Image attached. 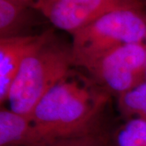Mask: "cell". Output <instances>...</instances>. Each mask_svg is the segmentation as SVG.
<instances>
[{"label": "cell", "instance_id": "30bf717a", "mask_svg": "<svg viewBox=\"0 0 146 146\" xmlns=\"http://www.w3.org/2000/svg\"><path fill=\"white\" fill-rule=\"evenodd\" d=\"M118 146H146V121L128 119L117 135Z\"/></svg>", "mask_w": 146, "mask_h": 146}, {"label": "cell", "instance_id": "ba28073f", "mask_svg": "<svg viewBox=\"0 0 146 146\" xmlns=\"http://www.w3.org/2000/svg\"><path fill=\"white\" fill-rule=\"evenodd\" d=\"M27 2L0 0V38L23 36L30 22Z\"/></svg>", "mask_w": 146, "mask_h": 146}, {"label": "cell", "instance_id": "52a82bcc", "mask_svg": "<svg viewBox=\"0 0 146 146\" xmlns=\"http://www.w3.org/2000/svg\"><path fill=\"white\" fill-rule=\"evenodd\" d=\"M38 137L29 117L10 109L0 110V146H33Z\"/></svg>", "mask_w": 146, "mask_h": 146}, {"label": "cell", "instance_id": "277c9868", "mask_svg": "<svg viewBox=\"0 0 146 146\" xmlns=\"http://www.w3.org/2000/svg\"><path fill=\"white\" fill-rule=\"evenodd\" d=\"M34 7L55 28L71 34L110 12L146 9L141 0H36Z\"/></svg>", "mask_w": 146, "mask_h": 146}, {"label": "cell", "instance_id": "6da1fadb", "mask_svg": "<svg viewBox=\"0 0 146 146\" xmlns=\"http://www.w3.org/2000/svg\"><path fill=\"white\" fill-rule=\"evenodd\" d=\"M110 96L92 76L71 69L30 116L38 143L98 131V122Z\"/></svg>", "mask_w": 146, "mask_h": 146}, {"label": "cell", "instance_id": "9c48e42d", "mask_svg": "<svg viewBox=\"0 0 146 146\" xmlns=\"http://www.w3.org/2000/svg\"><path fill=\"white\" fill-rule=\"evenodd\" d=\"M120 112L128 119L146 121V81L118 97Z\"/></svg>", "mask_w": 146, "mask_h": 146}, {"label": "cell", "instance_id": "4fadbf2b", "mask_svg": "<svg viewBox=\"0 0 146 146\" xmlns=\"http://www.w3.org/2000/svg\"><path fill=\"white\" fill-rule=\"evenodd\" d=\"M145 46H146V39H145ZM145 76H146V74H145Z\"/></svg>", "mask_w": 146, "mask_h": 146}, {"label": "cell", "instance_id": "5bb4252c", "mask_svg": "<svg viewBox=\"0 0 146 146\" xmlns=\"http://www.w3.org/2000/svg\"><path fill=\"white\" fill-rule=\"evenodd\" d=\"M145 7H146V2H145Z\"/></svg>", "mask_w": 146, "mask_h": 146}, {"label": "cell", "instance_id": "8fae6325", "mask_svg": "<svg viewBox=\"0 0 146 146\" xmlns=\"http://www.w3.org/2000/svg\"><path fill=\"white\" fill-rule=\"evenodd\" d=\"M33 146H106V144L98 131L84 135L48 140Z\"/></svg>", "mask_w": 146, "mask_h": 146}, {"label": "cell", "instance_id": "9a60e30c", "mask_svg": "<svg viewBox=\"0 0 146 146\" xmlns=\"http://www.w3.org/2000/svg\"><path fill=\"white\" fill-rule=\"evenodd\" d=\"M141 1H143V0H141Z\"/></svg>", "mask_w": 146, "mask_h": 146}, {"label": "cell", "instance_id": "7a4b0ae2", "mask_svg": "<svg viewBox=\"0 0 146 146\" xmlns=\"http://www.w3.org/2000/svg\"><path fill=\"white\" fill-rule=\"evenodd\" d=\"M72 46L54 36L28 55L11 84L9 109L30 118L40 101L72 69Z\"/></svg>", "mask_w": 146, "mask_h": 146}, {"label": "cell", "instance_id": "5b68a950", "mask_svg": "<svg viewBox=\"0 0 146 146\" xmlns=\"http://www.w3.org/2000/svg\"><path fill=\"white\" fill-rule=\"evenodd\" d=\"M110 94L118 97L146 81V46L131 43L102 58L88 71Z\"/></svg>", "mask_w": 146, "mask_h": 146}, {"label": "cell", "instance_id": "3957f363", "mask_svg": "<svg viewBox=\"0 0 146 146\" xmlns=\"http://www.w3.org/2000/svg\"><path fill=\"white\" fill-rule=\"evenodd\" d=\"M74 66L90 70L106 55L131 43H145L146 9L107 13L73 33Z\"/></svg>", "mask_w": 146, "mask_h": 146}, {"label": "cell", "instance_id": "7c38bea8", "mask_svg": "<svg viewBox=\"0 0 146 146\" xmlns=\"http://www.w3.org/2000/svg\"><path fill=\"white\" fill-rule=\"evenodd\" d=\"M21 1H24V2H29V1H31V0H21Z\"/></svg>", "mask_w": 146, "mask_h": 146}, {"label": "cell", "instance_id": "8992f818", "mask_svg": "<svg viewBox=\"0 0 146 146\" xmlns=\"http://www.w3.org/2000/svg\"><path fill=\"white\" fill-rule=\"evenodd\" d=\"M54 32L48 29L40 34L0 38V103L7 102L11 84L24 60L33 51L52 38Z\"/></svg>", "mask_w": 146, "mask_h": 146}]
</instances>
